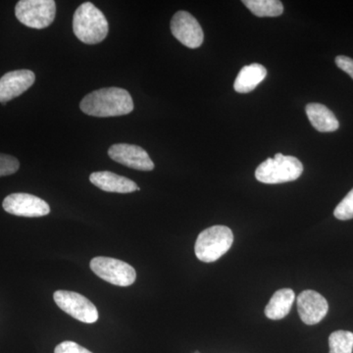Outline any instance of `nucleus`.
I'll return each instance as SVG.
<instances>
[{"label":"nucleus","mask_w":353,"mask_h":353,"mask_svg":"<svg viewBox=\"0 0 353 353\" xmlns=\"http://www.w3.org/2000/svg\"><path fill=\"white\" fill-rule=\"evenodd\" d=\"M80 108L83 113L94 117H116L131 113L134 101L124 88H106L85 95Z\"/></svg>","instance_id":"1"},{"label":"nucleus","mask_w":353,"mask_h":353,"mask_svg":"<svg viewBox=\"0 0 353 353\" xmlns=\"http://www.w3.org/2000/svg\"><path fill=\"white\" fill-rule=\"evenodd\" d=\"M73 31L83 43H101L108 34V19L97 6L85 2L79 6L74 14Z\"/></svg>","instance_id":"2"},{"label":"nucleus","mask_w":353,"mask_h":353,"mask_svg":"<svg viewBox=\"0 0 353 353\" xmlns=\"http://www.w3.org/2000/svg\"><path fill=\"white\" fill-rule=\"evenodd\" d=\"M303 172V165L296 157L277 153L257 167L255 178L268 185H276L296 181Z\"/></svg>","instance_id":"3"},{"label":"nucleus","mask_w":353,"mask_h":353,"mask_svg":"<svg viewBox=\"0 0 353 353\" xmlns=\"http://www.w3.org/2000/svg\"><path fill=\"white\" fill-rule=\"evenodd\" d=\"M233 243L234 234L232 230L217 225L199 234L194 245V252L201 261L211 263L229 252Z\"/></svg>","instance_id":"4"},{"label":"nucleus","mask_w":353,"mask_h":353,"mask_svg":"<svg viewBox=\"0 0 353 353\" xmlns=\"http://www.w3.org/2000/svg\"><path fill=\"white\" fill-rule=\"evenodd\" d=\"M15 15L27 27L44 29L54 21L57 3L53 0H21L15 7Z\"/></svg>","instance_id":"5"},{"label":"nucleus","mask_w":353,"mask_h":353,"mask_svg":"<svg viewBox=\"0 0 353 353\" xmlns=\"http://www.w3.org/2000/svg\"><path fill=\"white\" fill-rule=\"evenodd\" d=\"M90 269L102 280L118 287H129L137 278L136 270L131 265L111 257H94L90 261Z\"/></svg>","instance_id":"6"},{"label":"nucleus","mask_w":353,"mask_h":353,"mask_svg":"<svg viewBox=\"0 0 353 353\" xmlns=\"http://www.w3.org/2000/svg\"><path fill=\"white\" fill-rule=\"evenodd\" d=\"M53 299L58 307L79 321L92 324L99 319V311L92 301L82 294L68 290H57Z\"/></svg>","instance_id":"7"},{"label":"nucleus","mask_w":353,"mask_h":353,"mask_svg":"<svg viewBox=\"0 0 353 353\" xmlns=\"http://www.w3.org/2000/svg\"><path fill=\"white\" fill-rule=\"evenodd\" d=\"M171 32L187 48H197L203 43L204 34L201 24L187 11H179L173 16Z\"/></svg>","instance_id":"8"},{"label":"nucleus","mask_w":353,"mask_h":353,"mask_svg":"<svg viewBox=\"0 0 353 353\" xmlns=\"http://www.w3.org/2000/svg\"><path fill=\"white\" fill-rule=\"evenodd\" d=\"M4 210L20 217H43L50 214L48 202L30 194H12L6 197L2 203Z\"/></svg>","instance_id":"9"},{"label":"nucleus","mask_w":353,"mask_h":353,"mask_svg":"<svg viewBox=\"0 0 353 353\" xmlns=\"http://www.w3.org/2000/svg\"><path fill=\"white\" fill-rule=\"evenodd\" d=\"M108 155L114 161L139 171H152L154 169L152 158L141 146L118 143L109 148Z\"/></svg>","instance_id":"10"},{"label":"nucleus","mask_w":353,"mask_h":353,"mask_svg":"<svg viewBox=\"0 0 353 353\" xmlns=\"http://www.w3.org/2000/svg\"><path fill=\"white\" fill-rule=\"evenodd\" d=\"M296 303L301 320L309 326L321 322L329 311L326 299L315 290H304L297 296Z\"/></svg>","instance_id":"11"},{"label":"nucleus","mask_w":353,"mask_h":353,"mask_svg":"<svg viewBox=\"0 0 353 353\" xmlns=\"http://www.w3.org/2000/svg\"><path fill=\"white\" fill-rule=\"evenodd\" d=\"M36 75L31 70H16L0 79V103L12 101L34 85Z\"/></svg>","instance_id":"12"},{"label":"nucleus","mask_w":353,"mask_h":353,"mask_svg":"<svg viewBox=\"0 0 353 353\" xmlns=\"http://www.w3.org/2000/svg\"><path fill=\"white\" fill-rule=\"evenodd\" d=\"M90 181L95 187L108 192L130 194L139 190L137 183L130 179L109 171L94 172L90 176Z\"/></svg>","instance_id":"13"},{"label":"nucleus","mask_w":353,"mask_h":353,"mask_svg":"<svg viewBox=\"0 0 353 353\" xmlns=\"http://www.w3.org/2000/svg\"><path fill=\"white\" fill-rule=\"evenodd\" d=\"M305 110L311 125L318 132H334L340 127V123L334 114L323 104L309 103Z\"/></svg>","instance_id":"14"},{"label":"nucleus","mask_w":353,"mask_h":353,"mask_svg":"<svg viewBox=\"0 0 353 353\" xmlns=\"http://www.w3.org/2000/svg\"><path fill=\"white\" fill-rule=\"evenodd\" d=\"M267 70L261 64L253 63L243 67L234 81V88L240 94H248L256 88L266 78Z\"/></svg>","instance_id":"15"},{"label":"nucleus","mask_w":353,"mask_h":353,"mask_svg":"<svg viewBox=\"0 0 353 353\" xmlns=\"http://www.w3.org/2000/svg\"><path fill=\"white\" fill-rule=\"evenodd\" d=\"M296 299L294 290L290 289L279 290L265 307V315L271 320H281L289 314L292 303Z\"/></svg>","instance_id":"16"},{"label":"nucleus","mask_w":353,"mask_h":353,"mask_svg":"<svg viewBox=\"0 0 353 353\" xmlns=\"http://www.w3.org/2000/svg\"><path fill=\"white\" fill-rule=\"evenodd\" d=\"M243 3L257 17H278L284 12L279 0H245Z\"/></svg>","instance_id":"17"},{"label":"nucleus","mask_w":353,"mask_h":353,"mask_svg":"<svg viewBox=\"0 0 353 353\" xmlns=\"http://www.w3.org/2000/svg\"><path fill=\"white\" fill-rule=\"evenodd\" d=\"M330 353H352L353 333L336 331L329 336Z\"/></svg>","instance_id":"18"},{"label":"nucleus","mask_w":353,"mask_h":353,"mask_svg":"<svg viewBox=\"0 0 353 353\" xmlns=\"http://www.w3.org/2000/svg\"><path fill=\"white\" fill-rule=\"evenodd\" d=\"M334 217L339 220L347 221L353 218V189L340 202L334 211Z\"/></svg>","instance_id":"19"},{"label":"nucleus","mask_w":353,"mask_h":353,"mask_svg":"<svg viewBox=\"0 0 353 353\" xmlns=\"http://www.w3.org/2000/svg\"><path fill=\"white\" fill-rule=\"evenodd\" d=\"M17 158L0 153V176L12 175L19 170Z\"/></svg>","instance_id":"20"},{"label":"nucleus","mask_w":353,"mask_h":353,"mask_svg":"<svg viewBox=\"0 0 353 353\" xmlns=\"http://www.w3.org/2000/svg\"><path fill=\"white\" fill-rule=\"evenodd\" d=\"M54 353H92L74 341H63L55 347Z\"/></svg>","instance_id":"21"},{"label":"nucleus","mask_w":353,"mask_h":353,"mask_svg":"<svg viewBox=\"0 0 353 353\" xmlns=\"http://www.w3.org/2000/svg\"><path fill=\"white\" fill-rule=\"evenodd\" d=\"M336 64L341 70L348 74L353 79V59L347 57H338L336 58Z\"/></svg>","instance_id":"22"},{"label":"nucleus","mask_w":353,"mask_h":353,"mask_svg":"<svg viewBox=\"0 0 353 353\" xmlns=\"http://www.w3.org/2000/svg\"><path fill=\"white\" fill-rule=\"evenodd\" d=\"M194 353H201V352H194Z\"/></svg>","instance_id":"23"}]
</instances>
